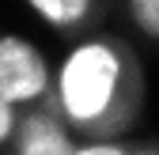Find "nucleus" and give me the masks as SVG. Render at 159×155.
<instances>
[{
    "instance_id": "1",
    "label": "nucleus",
    "mask_w": 159,
    "mask_h": 155,
    "mask_svg": "<svg viewBox=\"0 0 159 155\" xmlns=\"http://www.w3.org/2000/svg\"><path fill=\"white\" fill-rule=\"evenodd\" d=\"M57 110L87 140H117L144 110V72L114 34L76 42L57 68Z\"/></svg>"
},
{
    "instance_id": "2",
    "label": "nucleus",
    "mask_w": 159,
    "mask_h": 155,
    "mask_svg": "<svg viewBox=\"0 0 159 155\" xmlns=\"http://www.w3.org/2000/svg\"><path fill=\"white\" fill-rule=\"evenodd\" d=\"M49 61L30 38L0 34V99L15 106L38 102L49 91Z\"/></svg>"
},
{
    "instance_id": "3",
    "label": "nucleus",
    "mask_w": 159,
    "mask_h": 155,
    "mask_svg": "<svg viewBox=\"0 0 159 155\" xmlns=\"http://www.w3.org/2000/svg\"><path fill=\"white\" fill-rule=\"evenodd\" d=\"M72 125L65 121V113H46L38 110L27 121H19L15 129V155H76Z\"/></svg>"
},
{
    "instance_id": "4",
    "label": "nucleus",
    "mask_w": 159,
    "mask_h": 155,
    "mask_svg": "<svg viewBox=\"0 0 159 155\" xmlns=\"http://www.w3.org/2000/svg\"><path fill=\"white\" fill-rule=\"evenodd\" d=\"M27 8L34 15H42L49 27L57 30H76L87 23L91 15V0H27Z\"/></svg>"
},
{
    "instance_id": "5",
    "label": "nucleus",
    "mask_w": 159,
    "mask_h": 155,
    "mask_svg": "<svg viewBox=\"0 0 159 155\" xmlns=\"http://www.w3.org/2000/svg\"><path fill=\"white\" fill-rule=\"evenodd\" d=\"M125 11L140 34L159 42V0H125Z\"/></svg>"
},
{
    "instance_id": "6",
    "label": "nucleus",
    "mask_w": 159,
    "mask_h": 155,
    "mask_svg": "<svg viewBox=\"0 0 159 155\" xmlns=\"http://www.w3.org/2000/svg\"><path fill=\"white\" fill-rule=\"evenodd\" d=\"M76 155H129V148L117 140H87L76 148Z\"/></svg>"
},
{
    "instance_id": "7",
    "label": "nucleus",
    "mask_w": 159,
    "mask_h": 155,
    "mask_svg": "<svg viewBox=\"0 0 159 155\" xmlns=\"http://www.w3.org/2000/svg\"><path fill=\"white\" fill-rule=\"evenodd\" d=\"M19 129V113H15V102L0 99V144H8Z\"/></svg>"
},
{
    "instance_id": "8",
    "label": "nucleus",
    "mask_w": 159,
    "mask_h": 155,
    "mask_svg": "<svg viewBox=\"0 0 159 155\" xmlns=\"http://www.w3.org/2000/svg\"><path fill=\"white\" fill-rule=\"evenodd\" d=\"M129 155H159V148H155V144H152V148H133Z\"/></svg>"
}]
</instances>
